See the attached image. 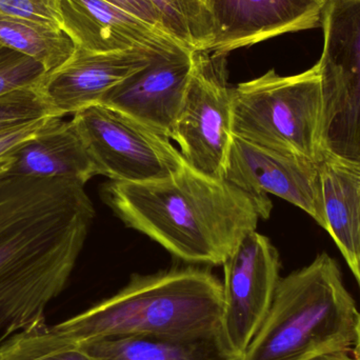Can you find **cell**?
Listing matches in <instances>:
<instances>
[{"label":"cell","mask_w":360,"mask_h":360,"mask_svg":"<svg viewBox=\"0 0 360 360\" xmlns=\"http://www.w3.org/2000/svg\"><path fill=\"white\" fill-rule=\"evenodd\" d=\"M220 336L243 356L264 323L281 277V260L270 239L256 231L243 237L224 262Z\"/></svg>","instance_id":"cell-9"},{"label":"cell","mask_w":360,"mask_h":360,"mask_svg":"<svg viewBox=\"0 0 360 360\" xmlns=\"http://www.w3.org/2000/svg\"><path fill=\"white\" fill-rule=\"evenodd\" d=\"M46 74L33 59L0 44V95L16 89L38 86Z\"/></svg>","instance_id":"cell-22"},{"label":"cell","mask_w":360,"mask_h":360,"mask_svg":"<svg viewBox=\"0 0 360 360\" xmlns=\"http://www.w3.org/2000/svg\"><path fill=\"white\" fill-rule=\"evenodd\" d=\"M0 44L35 60L46 73L71 58L75 44L63 30L0 15Z\"/></svg>","instance_id":"cell-18"},{"label":"cell","mask_w":360,"mask_h":360,"mask_svg":"<svg viewBox=\"0 0 360 360\" xmlns=\"http://www.w3.org/2000/svg\"><path fill=\"white\" fill-rule=\"evenodd\" d=\"M326 229L360 289V167L323 153L319 162Z\"/></svg>","instance_id":"cell-16"},{"label":"cell","mask_w":360,"mask_h":360,"mask_svg":"<svg viewBox=\"0 0 360 360\" xmlns=\"http://www.w3.org/2000/svg\"><path fill=\"white\" fill-rule=\"evenodd\" d=\"M224 179L256 196L275 195L326 229L319 162L279 153L233 135Z\"/></svg>","instance_id":"cell-10"},{"label":"cell","mask_w":360,"mask_h":360,"mask_svg":"<svg viewBox=\"0 0 360 360\" xmlns=\"http://www.w3.org/2000/svg\"><path fill=\"white\" fill-rule=\"evenodd\" d=\"M60 10L63 31L77 48L90 52L186 48L166 32L105 0H60Z\"/></svg>","instance_id":"cell-14"},{"label":"cell","mask_w":360,"mask_h":360,"mask_svg":"<svg viewBox=\"0 0 360 360\" xmlns=\"http://www.w3.org/2000/svg\"><path fill=\"white\" fill-rule=\"evenodd\" d=\"M226 56L195 51L194 69L170 139L184 162L213 179H224L233 139V86Z\"/></svg>","instance_id":"cell-8"},{"label":"cell","mask_w":360,"mask_h":360,"mask_svg":"<svg viewBox=\"0 0 360 360\" xmlns=\"http://www.w3.org/2000/svg\"><path fill=\"white\" fill-rule=\"evenodd\" d=\"M321 27V149L360 167V0L330 1Z\"/></svg>","instance_id":"cell-6"},{"label":"cell","mask_w":360,"mask_h":360,"mask_svg":"<svg viewBox=\"0 0 360 360\" xmlns=\"http://www.w3.org/2000/svg\"><path fill=\"white\" fill-rule=\"evenodd\" d=\"M124 12L134 15L137 18L165 31L162 15L151 0H105ZM167 33V32H166ZM168 34V33H167Z\"/></svg>","instance_id":"cell-24"},{"label":"cell","mask_w":360,"mask_h":360,"mask_svg":"<svg viewBox=\"0 0 360 360\" xmlns=\"http://www.w3.org/2000/svg\"><path fill=\"white\" fill-rule=\"evenodd\" d=\"M359 312L334 258L323 253L281 278L243 360H309L354 345Z\"/></svg>","instance_id":"cell-4"},{"label":"cell","mask_w":360,"mask_h":360,"mask_svg":"<svg viewBox=\"0 0 360 360\" xmlns=\"http://www.w3.org/2000/svg\"><path fill=\"white\" fill-rule=\"evenodd\" d=\"M160 52L164 51L94 53L76 46L71 58L46 74L37 89L55 116L75 115L101 103L114 86L147 67Z\"/></svg>","instance_id":"cell-11"},{"label":"cell","mask_w":360,"mask_h":360,"mask_svg":"<svg viewBox=\"0 0 360 360\" xmlns=\"http://www.w3.org/2000/svg\"><path fill=\"white\" fill-rule=\"evenodd\" d=\"M6 174L65 179L86 184L98 173L73 120L53 117L39 135L13 155Z\"/></svg>","instance_id":"cell-15"},{"label":"cell","mask_w":360,"mask_h":360,"mask_svg":"<svg viewBox=\"0 0 360 360\" xmlns=\"http://www.w3.org/2000/svg\"><path fill=\"white\" fill-rule=\"evenodd\" d=\"M309 360H356L348 354V351H335V352L326 353L314 359Z\"/></svg>","instance_id":"cell-25"},{"label":"cell","mask_w":360,"mask_h":360,"mask_svg":"<svg viewBox=\"0 0 360 360\" xmlns=\"http://www.w3.org/2000/svg\"><path fill=\"white\" fill-rule=\"evenodd\" d=\"M353 354H354L355 359L360 360V313L359 321H357L356 338H355L354 351H353Z\"/></svg>","instance_id":"cell-26"},{"label":"cell","mask_w":360,"mask_h":360,"mask_svg":"<svg viewBox=\"0 0 360 360\" xmlns=\"http://www.w3.org/2000/svg\"><path fill=\"white\" fill-rule=\"evenodd\" d=\"M79 347L93 360H243L226 346L220 333L193 338H103Z\"/></svg>","instance_id":"cell-17"},{"label":"cell","mask_w":360,"mask_h":360,"mask_svg":"<svg viewBox=\"0 0 360 360\" xmlns=\"http://www.w3.org/2000/svg\"><path fill=\"white\" fill-rule=\"evenodd\" d=\"M203 1L205 2V4H207H207H209L210 0H203Z\"/></svg>","instance_id":"cell-28"},{"label":"cell","mask_w":360,"mask_h":360,"mask_svg":"<svg viewBox=\"0 0 360 360\" xmlns=\"http://www.w3.org/2000/svg\"><path fill=\"white\" fill-rule=\"evenodd\" d=\"M317 0H210L213 39L207 52L224 55L276 36L323 25Z\"/></svg>","instance_id":"cell-12"},{"label":"cell","mask_w":360,"mask_h":360,"mask_svg":"<svg viewBox=\"0 0 360 360\" xmlns=\"http://www.w3.org/2000/svg\"><path fill=\"white\" fill-rule=\"evenodd\" d=\"M103 200L129 228L190 264L222 266L245 235L268 219L272 202L188 164L141 184L110 181Z\"/></svg>","instance_id":"cell-2"},{"label":"cell","mask_w":360,"mask_h":360,"mask_svg":"<svg viewBox=\"0 0 360 360\" xmlns=\"http://www.w3.org/2000/svg\"><path fill=\"white\" fill-rule=\"evenodd\" d=\"M84 186L0 175V340L46 323L67 287L95 217Z\"/></svg>","instance_id":"cell-1"},{"label":"cell","mask_w":360,"mask_h":360,"mask_svg":"<svg viewBox=\"0 0 360 360\" xmlns=\"http://www.w3.org/2000/svg\"><path fill=\"white\" fill-rule=\"evenodd\" d=\"M317 1L321 2V4L327 6V4H329L330 1H332V0H317Z\"/></svg>","instance_id":"cell-27"},{"label":"cell","mask_w":360,"mask_h":360,"mask_svg":"<svg viewBox=\"0 0 360 360\" xmlns=\"http://www.w3.org/2000/svg\"><path fill=\"white\" fill-rule=\"evenodd\" d=\"M49 116L55 115L37 86L16 89L0 95V133Z\"/></svg>","instance_id":"cell-21"},{"label":"cell","mask_w":360,"mask_h":360,"mask_svg":"<svg viewBox=\"0 0 360 360\" xmlns=\"http://www.w3.org/2000/svg\"><path fill=\"white\" fill-rule=\"evenodd\" d=\"M160 11L165 31L192 51L207 52L213 22L203 0H151Z\"/></svg>","instance_id":"cell-20"},{"label":"cell","mask_w":360,"mask_h":360,"mask_svg":"<svg viewBox=\"0 0 360 360\" xmlns=\"http://www.w3.org/2000/svg\"><path fill=\"white\" fill-rule=\"evenodd\" d=\"M222 283L207 269L135 274L126 287L84 312L52 326L80 346L103 338H193L220 333Z\"/></svg>","instance_id":"cell-3"},{"label":"cell","mask_w":360,"mask_h":360,"mask_svg":"<svg viewBox=\"0 0 360 360\" xmlns=\"http://www.w3.org/2000/svg\"><path fill=\"white\" fill-rule=\"evenodd\" d=\"M98 175L141 184L166 179L186 164L170 137L132 116L98 103L73 115Z\"/></svg>","instance_id":"cell-7"},{"label":"cell","mask_w":360,"mask_h":360,"mask_svg":"<svg viewBox=\"0 0 360 360\" xmlns=\"http://www.w3.org/2000/svg\"><path fill=\"white\" fill-rule=\"evenodd\" d=\"M195 51L158 53L151 63L114 86L101 103L171 137L194 69Z\"/></svg>","instance_id":"cell-13"},{"label":"cell","mask_w":360,"mask_h":360,"mask_svg":"<svg viewBox=\"0 0 360 360\" xmlns=\"http://www.w3.org/2000/svg\"><path fill=\"white\" fill-rule=\"evenodd\" d=\"M0 15L63 30L60 0H0Z\"/></svg>","instance_id":"cell-23"},{"label":"cell","mask_w":360,"mask_h":360,"mask_svg":"<svg viewBox=\"0 0 360 360\" xmlns=\"http://www.w3.org/2000/svg\"><path fill=\"white\" fill-rule=\"evenodd\" d=\"M0 360L93 359L44 323L0 340Z\"/></svg>","instance_id":"cell-19"},{"label":"cell","mask_w":360,"mask_h":360,"mask_svg":"<svg viewBox=\"0 0 360 360\" xmlns=\"http://www.w3.org/2000/svg\"><path fill=\"white\" fill-rule=\"evenodd\" d=\"M323 94L319 63L291 76L275 70L233 86V135L321 162Z\"/></svg>","instance_id":"cell-5"}]
</instances>
